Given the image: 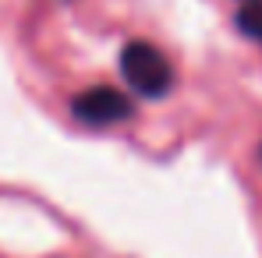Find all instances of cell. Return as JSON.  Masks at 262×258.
I'll use <instances>...</instances> for the list:
<instances>
[{"instance_id":"6da1fadb","label":"cell","mask_w":262,"mask_h":258,"mask_svg":"<svg viewBox=\"0 0 262 258\" xmlns=\"http://www.w3.org/2000/svg\"><path fill=\"white\" fill-rule=\"evenodd\" d=\"M121 75L138 96L145 99H163L174 88V64L167 60V53L152 43L131 39L121 50Z\"/></svg>"},{"instance_id":"7a4b0ae2","label":"cell","mask_w":262,"mask_h":258,"mask_svg":"<svg viewBox=\"0 0 262 258\" xmlns=\"http://www.w3.org/2000/svg\"><path fill=\"white\" fill-rule=\"evenodd\" d=\"M71 113L89 128H110V124L128 121L135 113V106H131L128 96L117 92L114 85H92V88H82L71 99Z\"/></svg>"},{"instance_id":"3957f363","label":"cell","mask_w":262,"mask_h":258,"mask_svg":"<svg viewBox=\"0 0 262 258\" xmlns=\"http://www.w3.org/2000/svg\"><path fill=\"white\" fill-rule=\"evenodd\" d=\"M234 21H237L241 36H248L252 43L262 46V0H245L241 11L234 14Z\"/></svg>"},{"instance_id":"277c9868","label":"cell","mask_w":262,"mask_h":258,"mask_svg":"<svg viewBox=\"0 0 262 258\" xmlns=\"http://www.w3.org/2000/svg\"><path fill=\"white\" fill-rule=\"evenodd\" d=\"M259 163H262V145H259Z\"/></svg>"}]
</instances>
